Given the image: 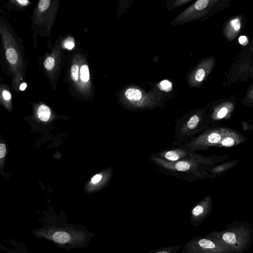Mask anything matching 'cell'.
<instances>
[{"mask_svg":"<svg viewBox=\"0 0 253 253\" xmlns=\"http://www.w3.org/2000/svg\"><path fill=\"white\" fill-rule=\"evenodd\" d=\"M6 152L5 146L4 144H0V158H2L4 157Z\"/></svg>","mask_w":253,"mask_h":253,"instance_id":"26","label":"cell"},{"mask_svg":"<svg viewBox=\"0 0 253 253\" xmlns=\"http://www.w3.org/2000/svg\"><path fill=\"white\" fill-rule=\"evenodd\" d=\"M44 67L48 70H51L55 65V60L53 58L49 57L44 62Z\"/></svg>","mask_w":253,"mask_h":253,"instance_id":"19","label":"cell"},{"mask_svg":"<svg viewBox=\"0 0 253 253\" xmlns=\"http://www.w3.org/2000/svg\"><path fill=\"white\" fill-rule=\"evenodd\" d=\"M212 1L209 0H199L195 3V8L197 10H202L206 8Z\"/></svg>","mask_w":253,"mask_h":253,"instance_id":"17","label":"cell"},{"mask_svg":"<svg viewBox=\"0 0 253 253\" xmlns=\"http://www.w3.org/2000/svg\"><path fill=\"white\" fill-rule=\"evenodd\" d=\"M212 205V198L210 195L207 196L198 203L191 211V223L195 226L200 223L211 211Z\"/></svg>","mask_w":253,"mask_h":253,"instance_id":"5","label":"cell"},{"mask_svg":"<svg viewBox=\"0 0 253 253\" xmlns=\"http://www.w3.org/2000/svg\"><path fill=\"white\" fill-rule=\"evenodd\" d=\"M238 160H234L222 162L214 166L210 171L208 177L213 178L220 176L230 169L235 167L238 163Z\"/></svg>","mask_w":253,"mask_h":253,"instance_id":"11","label":"cell"},{"mask_svg":"<svg viewBox=\"0 0 253 253\" xmlns=\"http://www.w3.org/2000/svg\"><path fill=\"white\" fill-rule=\"evenodd\" d=\"M220 237L218 239L221 240L225 245H228L232 249H239L241 245L245 242V240L240 234H238L237 231H226L220 234Z\"/></svg>","mask_w":253,"mask_h":253,"instance_id":"6","label":"cell"},{"mask_svg":"<svg viewBox=\"0 0 253 253\" xmlns=\"http://www.w3.org/2000/svg\"><path fill=\"white\" fill-rule=\"evenodd\" d=\"M241 28V19L235 17L230 19L226 24L224 30V35L227 40L231 41L239 34Z\"/></svg>","mask_w":253,"mask_h":253,"instance_id":"10","label":"cell"},{"mask_svg":"<svg viewBox=\"0 0 253 253\" xmlns=\"http://www.w3.org/2000/svg\"><path fill=\"white\" fill-rule=\"evenodd\" d=\"M193 152L185 148H178L161 152L159 157L170 162H175L189 157Z\"/></svg>","mask_w":253,"mask_h":253,"instance_id":"8","label":"cell"},{"mask_svg":"<svg viewBox=\"0 0 253 253\" xmlns=\"http://www.w3.org/2000/svg\"><path fill=\"white\" fill-rule=\"evenodd\" d=\"M234 129L226 126H212L197 137L185 143V148L191 152L216 147L220 141Z\"/></svg>","mask_w":253,"mask_h":253,"instance_id":"2","label":"cell"},{"mask_svg":"<svg viewBox=\"0 0 253 253\" xmlns=\"http://www.w3.org/2000/svg\"><path fill=\"white\" fill-rule=\"evenodd\" d=\"M2 96L4 98V99L6 100H9L11 98V95L10 93L6 90H4L2 92Z\"/></svg>","mask_w":253,"mask_h":253,"instance_id":"28","label":"cell"},{"mask_svg":"<svg viewBox=\"0 0 253 253\" xmlns=\"http://www.w3.org/2000/svg\"><path fill=\"white\" fill-rule=\"evenodd\" d=\"M125 95L129 100L137 102L140 100L142 97V93L138 89L130 88L126 90Z\"/></svg>","mask_w":253,"mask_h":253,"instance_id":"12","label":"cell"},{"mask_svg":"<svg viewBox=\"0 0 253 253\" xmlns=\"http://www.w3.org/2000/svg\"><path fill=\"white\" fill-rule=\"evenodd\" d=\"M210 125H211L210 118H204L199 114H194L184 123L178 125L176 136L179 141H185V143L196 134L209 129Z\"/></svg>","mask_w":253,"mask_h":253,"instance_id":"3","label":"cell"},{"mask_svg":"<svg viewBox=\"0 0 253 253\" xmlns=\"http://www.w3.org/2000/svg\"><path fill=\"white\" fill-rule=\"evenodd\" d=\"M160 84L161 89L166 91H169L172 89L171 83L167 80L162 81Z\"/></svg>","mask_w":253,"mask_h":253,"instance_id":"20","label":"cell"},{"mask_svg":"<svg viewBox=\"0 0 253 253\" xmlns=\"http://www.w3.org/2000/svg\"><path fill=\"white\" fill-rule=\"evenodd\" d=\"M102 176L101 174H97L93 176L91 179V182L93 184L99 182L102 179Z\"/></svg>","mask_w":253,"mask_h":253,"instance_id":"25","label":"cell"},{"mask_svg":"<svg viewBox=\"0 0 253 253\" xmlns=\"http://www.w3.org/2000/svg\"><path fill=\"white\" fill-rule=\"evenodd\" d=\"M211 238L194 237L187 242L182 253H225L231 248Z\"/></svg>","mask_w":253,"mask_h":253,"instance_id":"4","label":"cell"},{"mask_svg":"<svg viewBox=\"0 0 253 253\" xmlns=\"http://www.w3.org/2000/svg\"><path fill=\"white\" fill-rule=\"evenodd\" d=\"M71 77L74 81H77L79 77V66L76 65H73L71 69Z\"/></svg>","mask_w":253,"mask_h":253,"instance_id":"22","label":"cell"},{"mask_svg":"<svg viewBox=\"0 0 253 253\" xmlns=\"http://www.w3.org/2000/svg\"><path fill=\"white\" fill-rule=\"evenodd\" d=\"M52 238L56 243L65 244L70 241V236L66 232L57 231L53 234Z\"/></svg>","mask_w":253,"mask_h":253,"instance_id":"13","label":"cell"},{"mask_svg":"<svg viewBox=\"0 0 253 253\" xmlns=\"http://www.w3.org/2000/svg\"><path fill=\"white\" fill-rule=\"evenodd\" d=\"M247 100L250 103H253V87L250 89L248 94Z\"/></svg>","mask_w":253,"mask_h":253,"instance_id":"27","label":"cell"},{"mask_svg":"<svg viewBox=\"0 0 253 253\" xmlns=\"http://www.w3.org/2000/svg\"><path fill=\"white\" fill-rule=\"evenodd\" d=\"M230 157V155L204 156L192 153L184 159L170 162L159 157H153L152 161L158 166L166 169L180 172L190 173L203 178L208 177L211 169L216 165Z\"/></svg>","mask_w":253,"mask_h":253,"instance_id":"1","label":"cell"},{"mask_svg":"<svg viewBox=\"0 0 253 253\" xmlns=\"http://www.w3.org/2000/svg\"><path fill=\"white\" fill-rule=\"evenodd\" d=\"M6 56L8 62L11 64H15L18 60V55L16 50L12 48H9L6 51Z\"/></svg>","mask_w":253,"mask_h":253,"instance_id":"15","label":"cell"},{"mask_svg":"<svg viewBox=\"0 0 253 253\" xmlns=\"http://www.w3.org/2000/svg\"><path fill=\"white\" fill-rule=\"evenodd\" d=\"M50 3V0H41L39 2L38 8L39 10L43 12L47 9Z\"/></svg>","mask_w":253,"mask_h":253,"instance_id":"21","label":"cell"},{"mask_svg":"<svg viewBox=\"0 0 253 253\" xmlns=\"http://www.w3.org/2000/svg\"><path fill=\"white\" fill-rule=\"evenodd\" d=\"M27 86V84L25 83H23L20 85L19 88L21 90H24L26 89Z\"/></svg>","mask_w":253,"mask_h":253,"instance_id":"31","label":"cell"},{"mask_svg":"<svg viewBox=\"0 0 253 253\" xmlns=\"http://www.w3.org/2000/svg\"><path fill=\"white\" fill-rule=\"evenodd\" d=\"M50 109L44 105H42L39 108L38 115L39 119L43 122L48 121L50 116Z\"/></svg>","mask_w":253,"mask_h":253,"instance_id":"14","label":"cell"},{"mask_svg":"<svg viewBox=\"0 0 253 253\" xmlns=\"http://www.w3.org/2000/svg\"><path fill=\"white\" fill-rule=\"evenodd\" d=\"M64 46L68 49H72L75 46L74 41L72 39L69 38L64 42Z\"/></svg>","mask_w":253,"mask_h":253,"instance_id":"23","label":"cell"},{"mask_svg":"<svg viewBox=\"0 0 253 253\" xmlns=\"http://www.w3.org/2000/svg\"><path fill=\"white\" fill-rule=\"evenodd\" d=\"M247 138L244 135L234 129L220 141L216 147L229 148L234 147L245 142Z\"/></svg>","mask_w":253,"mask_h":253,"instance_id":"9","label":"cell"},{"mask_svg":"<svg viewBox=\"0 0 253 253\" xmlns=\"http://www.w3.org/2000/svg\"><path fill=\"white\" fill-rule=\"evenodd\" d=\"M238 41L241 44L244 45L247 42V38L245 36H242L239 38Z\"/></svg>","mask_w":253,"mask_h":253,"instance_id":"29","label":"cell"},{"mask_svg":"<svg viewBox=\"0 0 253 253\" xmlns=\"http://www.w3.org/2000/svg\"><path fill=\"white\" fill-rule=\"evenodd\" d=\"M206 75V71L204 68H200L197 70L195 75V78L198 82H202Z\"/></svg>","mask_w":253,"mask_h":253,"instance_id":"18","label":"cell"},{"mask_svg":"<svg viewBox=\"0 0 253 253\" xmlns=\"http://www.w3.org/2000/svg\"><path fill=\"white\" fill-rule=\"evenodd\" d=\"M17 1L23 6L27 5L29 3V1L27 0H17Z\"/></svg>","mask_w":253,"mask_h":253,"instance_id":"30","label":"cell"},{"mask_svg":"<svg viewBox=\"0 0 253 253\" xmlns=\"http://www.w3.org/2000/svg\"><path fill=\"white\" fill-rule=\"evenodd\" d=\"M175 249H172V248H167L157 250L151 253H177L176 251H173Z\"/></svg>","mask_w":253,"mask_h":253,"instance_id":"24","label":"cell"},{"mask_svg":"<svg viewBox=\"0 0 253 253\" xmlns=\"http://www.w3.org/2000/svg\"><path fill=\"white\" fill-rule=\"evenodd\" d=\"M80 77L84 82H87L89 79L88 67L86 65H83L80 69Z\"/></svg>","mask_w":253,"mask_h":253,"instance_id":"16","label":"cell"},{"mask_svg":"<svg viewBox=\"0 0 253 253\" xmlns=\"http://www.w3.org/2000/svg\"><path fill=\"white\" fill-rule=\"evenodd\" d=\"M234 110V105L231 102H225L215 108L211 116V122L221 121L229 118Z\"/></svg>","mask_w":253,"mask_h":253,"instance_id":"7","label":"cell"}]
</instances>
